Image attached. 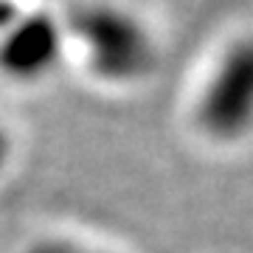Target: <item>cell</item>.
<instances>
[{
    "label": "cell",
    "instance_id": "obj_2",
    "mask_svg": "<svg viewBox=\"0 0 253 253\" xmlns=\"http://www.w3.org/2000/svg\"><path fill=\"white\" fill-rule=\"evenodd\" d=\"M194 121L217 144H234L253 132V34L219 54L197 96Z\"/></svg>",
    "mask_w": 253,
    "mask_h": 253
},
{
    "label": "cell",
    "instance_id": "obj_1",
    "mask_svg": "<svg viewBox=\"0 0 253 253\" xmlns=\"http://www.w3.org/2000/svg\"><path fill=\"white\" fill-rule=\"evenodd\" d=\"M65 37L79 45L90 73L110 84H132L149 76L158 51L149 28L113 3H84L71 14Z\"/></svg>",
    "mask_w": 253,
    "mask_h": 253
},
{
    "label": "cell",
    "instance_id": "obj_5",
    "mask_svg": "<svg viewBox=\"0 0 253 253\" xmlns=\"http://www.w3.org/2000/svg\"><path fill=\"white\" fill-rule=\"evenodd\" d=\"M9 158H11V135L6 132V126L0 124V172L6 169Z\"/></svg>",
    "mask_w": 253,
    "mask_h": 253
},
{
    "label": "cell",
    "instance_id": "obj_4",
    "mask_svg": "<svg viewBox=\"0 0 253 253\" xmlns=\"http://www.w3.org/2000/svg\"><path fill=\"white\" fill-rule=\"evenodd\" d=\"M28 253H101V251H93V248H84V245L76 242H65V239H51V242H40Z\"/></svg>",
    "mask_w": 253,
    "mask_h": 253
},
{
    "label": "cell",
    "instance_id": "obj_3",
    "mask_svg": "<svg viewBox=\"0 0 253 253\" xmlns=\"http://www.w3.org/2000/svg\"><path fill=\"white\" fill-rule=\"evenodd\" d=\"M65 42V28L45 14L17 17L0 31V73L14 82L45 79L59 62Z\"/></svg>",
    "mask_w": 253,
    "mask_h": 253
}]
</instances>
